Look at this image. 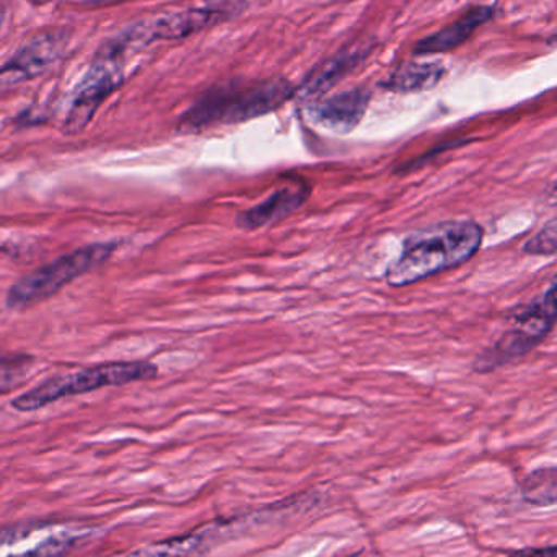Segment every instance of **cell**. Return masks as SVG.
Segmentation results:
<instances>
[{
    "label": "cell",
    "mask_w": 557,
    "mask_h": 557,
    "mask_svg": "<svg viewBox=\"0 0 557 557\" xmlns=\"http://www.w3.org/2000/svg\"><path fill=\"white\" fill-rule=\"evenodd\" d=\"M484 232L476 222L451 221L412 232L401 253L389 263L385 278L392 287H406L444 271L461 267L483 245Z\"/></svg>",
    "instance_id": "1"
},
{
    "label": "cell",
    "mask_w": 557,
    "mask_h": 557,
    "mask_svg": "<svg viewBox=\"0 0 557 557\" xmlns=\"http://www.w3.org/2000/svg\"><path fill=\"white\" fill-rule=\"evenodd\" d=\"M294 88L284 78L273 81L228 82L206 91L180 120L182 133H201L218 126L247 123L273 113L290 100Z\"/></svg>",
    "instance_id": "2"
},
{
    "label": "cell",
    "mask_w": 557,
    "mask_h": 557,
    "mask_svg": "<svg viewBox=\"0 0 557 557\" xmlns=\"http://www.w3.org/2000/svg\"><path fill=\"white\" fill-rule=\"evenodd\" d=\"M159 375V367L147 360L131 362H107L87 367L77 372L61 373L45 380L41 385L28 389L12 399V408L18 412H33L54 405L71 396L85 395L110 386L129 385V383L149 382Z\"/></svg>",
    "instance_id": "3"
},
{
    "label": "cell",
    "mask_w": 557,
    "mask_h": 557,
    "mask_svg": "<svg viewBox=\"0 0 557 557\" xmlns=\"http://www.w3.org/2000/svg\"><path fill=\"white\" fill-rule=\"evenodd\" d=\"M117 245L114 242L85 245L58 260L38 268L10 285L5 304L12 310H25L41 304L67 287L75 278L97 270L113 257Z\"/></svg>",
    "instance_id": "4"
},
{
    "label": "cell",
    "mask_w": 557,
    "mask_h": 557,
    "mask_svg": "<svg viewBox=\"0 0 557 557\" xmlns=\"http://www.w3.org/2000/svg\"><path fill=\"white\" fill-rule=\"evenodd\" d=\"M124 54L110 42L98 52L87 74L75 88L71 108L62 124L65 136H77L94 120L98 108L110 98L124 82Z\"/></svg>",
    "instance_id": "5"
},
{
    "label": "cell",
    "mask_w": 557,
    "mask_h": 557,
    "mask_svg": "<svg viewBox=\"0 0 557 557\" xmlns=\"http://www.w3.org/2000/svg\"><path fill=\"white\" fill-rule=\"evenodd\" d=\"M90 529L67 522H33L0 529V557H61L71 553Z\"/></svg>",
    "instance_id": "6"
},
{
    "label": "cell",
    "mask_w": 557,
    "mask_h": 557,
    "mask_svg": "<svg viewBox=\"0 0 557 557\" xmlns=\"http://www.w3.org/2000/svg\"><path fill=\"white\" fill-rule=\"evenodd\" d=\"M224 18L219 10L189 9L180 12L160 13L143 22L127 26L120 36L113 38L124 52L139 49L159 39H182L215 25Z\"/></svg>",
    "instance_id": "7"
},
{
    "label": "cell",
    "mask_w": 557,
    "mask_h": 557,
    "mask_svg": "<svg viewBox=\"0 0 557 557\" xmlns=\"http://www.w3.org/2000/svg\"><path fill=\"white\" fill-rule=\"evenodd\" d=\"M556 320L557 318L553 317L536 298L532 305H527L519 311V314L513 318L512 330L503 334L493 350L480 357L478 369H487V367L491 369L529 352L545 339Z\"/></svg>",
    "instance_id": "8"
},
{
    "label": "cell",
    "mask_w": 557,
    "mask_h": 557,
    "mask_svg": "<svg viewBox=\"0 0 557 557\" xmlns=\"http://www.w3.org/2000/svg\"><path fill=\"white\" fill-rule=\"evenodd\" d=\"M67 41L69 38L62 29H52L26 42L0 67V87H10L38 77L52 62L61 58Z\"/></svg>",
    "instance_id": "9"
},
{
    "label": "cell",
    "mask_w": 557,
    "mask_h": 557,
    "mask_svg": "<svg viewBox=\"0 0 557 557\" xmlns=\"http://www.w3.org/2000/svg\"><path fill=\"white\" fill-rule=\"evenodd\" d=\"M370 91L363 87L341 91L307 108L308 120L334 134H349L359 126L369 108Z\"/></svg>",
    "instance_id": "10"
},
{
    "label": "cell",
    "mask_w": 557,
    "mask_h": 557,
    "mask_svg": "<svg viewBox=\"0 0 557 557\" xmlns=\"http://www.w3.org/2000/svg\"><path fill=\"white\" fill-rule=\"evenodd\" d=\"M311 188L305 182H292L276 189L268 196L263 202L240 212L237 215L238 228L244 231H258V228L271 227L277 222L284 221L288 215L297 212L310 198Z\"/></svg>",
    "instance_id": "11"
},
{
    "label": "cell",
    "mask_w": 557,
    "mask_h": 557,
    "mask_svg": "<svg viewBox=\"0 0 557 557\" xmlns=\"http://www.w3.org/2000/svg\"><path fill=\"white\" fill-rule=\"evenodd\" d=\"M493 16V7H474V9L468 10L463 16H460L457 22L450 23L445 28L438 29L434 35L421 39L416 45L414 54L428 55L455 51V49L465 45L476 33L478 28L490 22Z\"/></svg>",
    "instance_id": "12"
},
{
    "label": "cell",
    "mask_w": 557,
    "mask_h": 557,
    "mask_svg": "<svg viewBox=\"0 0 557 557\" xmlns=\"http://www.w3.org/2000/svg\"><path fill=\"white\" fill-rule=\"evenodd\" d=\"M228 525H212L209 529L199 530L191 535L178 536V539L166 540L156 545L143 546L134 549L124 557H196L205 555L209 549L214 548L215 543L227 535Z\"/></svg>",
    "instance_id": "13"
},
{
    "label": "cell",
    "mask_w": 557,
    "mask_h": 557,
    "mask_svg": "<svg viewBox=\"0 0 557 557\" xmlns=\"http://www.w3.org/2000/svg\"><path fill=\"white\" fill-rule=\"evenodd\" d=\"M445 74L447 69L441 62H408L399 65L380 85L396 94H416L437 87L444 81Z\"/></svg>",
    "instance_id": "14"
},
{
    "label": "cell",
    "mask_w": 557,
    "mask_h": 557,
    "mask_svg": "<svg viewBox=\"0 0 557 557\" xmlns=\"http://www.w3.org/2000/svg\"><path fill=\"white\" fill-rule=\"evenodd\" d=\"M369 51H360V49H352V51L341 52L334 55L330 61L324 62L320 69L313 72L310 77L305 82L304 87L300 88V95L307 100H320L324 94L331 90L344 75L349 74L357 62L362 61L363 55Z\"/></svg>",
    "instance_id": "15"
},
{
    "label": "cell",
    "mask_w": 557,
    "mask_h": 557,
    "mask_svg": "<svg viewBox=\"0 0 557 557\" xmlns=\"http://www.w3.org/2000/svg\"><path fill=\"white\" fill-rule=\"evenodd\" d=\"M527 503L533 506H555L557 504V468H543L530 474L522 484Z\"/></svg>",
    "instance_id": "16"
},
{
    "label": "cell",
    "mask_w": 557,
    "mask_h": 557,
    "mask_svg": "<svg viewBox=\"0 0 557 557\" xmlns=\"http://www.w3.org/2000/svg\"><path fill=\"white\" fill-rule=\"evenodd\" d=\"M35 363V357L29 354L0 349V395L22 385Z\"/></svg>",
    "instance_id": "17"
},
{
    "label": "cell",
    "mask_w": 557,
    "mask_h": 557,
    "mask_svg": "<svg viewBox=\"0 0 557 557\" xmlns=\"http://www.w3.org/2000/svg\"><path fill=\"white\" fill-rule=\"evenodd\" d=\"M523 251L535 257H548L557 253V218L546 222L535 235L523 245Z\"/></svg>",
    "instance_id": "18"
},
{
    "label": "cell",
    "mask_w": 557,
    "mask_h": 557,
    "mask_svg": "<svg viewBox=\"0 0 557 557\" xmlns=\"http://www.w3.org/2000/svg\"><path fill=\"white\" fill-rule=\"evenodd\" d=\"M540 304L553 314V317L557 318V274L555 278H553L549 287L546 288L545 294L539 298Z\"/></svg>",
    "instance_id": "19"
},
{
    "label": "cell",
    "mask_w": 557,
    "mask_h": 557,
    "mask_svg": "<svg viewBox=\"0 0 557 557\" xmlns=\"http://www.w3.org/2000/svg\"><path fill=\"white\" fill-rule=\"evenodd\" d=\"M509 557H557V546L546 549H525Z\"/></svg>",
    "instance_id": "20"
},
{
    "label": "cell",
    "mask_w": 557,
    "mask_h": 557,
    "mask_svg": "<svg viewBox=\"0 0 557 557\" xmlns=\"http://www.w3.org/2000/svg\"><path fill=\"white\" fill-rule=\"evenodd\" d=\"M0 23H2V12H0Z\"/></svg>",
    "instance_id": "21"
},
{
    "label": "cell",
    "mask_w": 557,
    "mask_h": 557,
    "mask_svg": "<svg viewBox=\"0 0 557 557\" xmlns=\"http://www.w3.org/2000/svg\"><path fill=\"white\" fill-rule=\"evenodd\" d=\"M555 193H556V195H557V185L555 186Z\"/></svg>",
    "instance_id": "22"
}]
</instances>
